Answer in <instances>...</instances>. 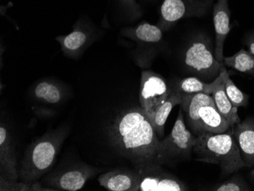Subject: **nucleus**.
<instances>
[{"label":"nucleus","mask_w":254,"mask_h":191,"mask_svg":"<svg viewBox=\"0 0 254 191\" xmlns=\"http://www.w3.org/2000/svg\"><path fill=\"white\" fill-rule=\"evenodd\" d=\"M172 90L161 75L152 71H143L141 77L139 104L149 119L168 99Z\"/></svg>","instance_id":"6e6552de"},{"label":"nucleus","mask_w":254,"mask_h":191,"mask_svg":"<svg viewBox=\"0 0 254 191\" xmlns=\"http://www.w3.org/2000/svg\"><path fill=\"white\" fill-rule=\"evenodd\" d=\"M251 178H252L253 181H254V170L251 171Z\"/></svg>","instance_id":"a878e982"},{"label":"nucleus","mask_w":254,"mask_h":191,"mask_svg":"<svg viewBox=\"0 0 254 191\" xmlns=\"http://www.w3.org/2000/svg\"><path fill=\"white\" fill-rule=\"evenodd\" d=\"M181 102H182L181 93L176 87L175 89L171 91V95H169L168 99L161 105L156 113L150 119L159 139L165 134V124L171 111L176 105H181Z\"/></svg>","instance_id":"dca6fc26"},{"label":"nucleus","mask_w":254,"mask_h":191,"mask_svg":"<svg viewBox=\"0 0 254 191\" xmlns=\"http://www.w3.org/2000/svg\"><path fill=\"white\" fill-rule=\"evenodd\" d=\"M215 191H250L251 188L240 175L231 177L222 183L217 185L212 188Z\"/></svg>","instance_id":"5701e85b"},{"label":"nucleus","mask_w":254,"mask_h":191,"mask_svg":"<svg viewBox=\"0 0 254 191\" xmlns=\"http://www.w3.org/2000/svg\"><path fill=\"white\" fill-rule=\"evenodd\" d=\"M88 39V33L80 28L73 30L70 34L65 36L56 38V40L61 44L63 51L68 56L77 55L86 45Z\"/></svg>","instance_id":"f3484780"},{"label":"nucleus","mask_w":254,"mask_h":191,"mask_svg":"<svg viewBox=\"0 0 254 191\" xmlns=\"http://www.w3.org/2000/svg\"><path fill=\"white\" fill-rule=\"evenodd\" d=\"M98 172V168L87 165H76L51 174L44 182L52 191H77L83 188L88 180Z\"/></svg>","instance_id":"1a4fd4ad"},{"label":"nucleus","mask_w":254,"mask_h":191,"mask_svg":"<svg viewBox=\"0 0 254 191\" xmlns=\"http://www.w3.org/2000/svg\"><path fill=\"white\" fill-rule=\"evenodd\" d=\"M0 165L5 178L11 181H17L19 178L11 134L3 123L0 126Z\"/></svg>","instance_id":"ddd939ff"},{"label":"nucleus","mask_w":254,"mask_h":191,"mask_svg":"<svg viewBox=\"0 0 254 191\" xmlns=\"http://www.w3.org/2000/svg\"><path fill=\"white\" fill-rule=\"evenodd\" d=\"M246 45L248 48V51L251 54H254V33H252L247 38Z\"/></svg>","instance_id":"b1692460"},{"label":"nucleus","mask_w":254,"mask_h":191,"mask_svg":"<svg viewBox=\"0 0 254 191\" xmlns=\"http://www.w3.org/2000/svg\"><path fill=\"white\" fill-rule=\"evenodd\" d=\"M34 93L38 99L51 105L59 103L63 98L62 91L59 85L51 81L39 82L34 88Z\"/></svg>","instance_id":"aec40b11"},{"label":"nucleus","mask_w":254,"mask_h":191,"mask_svg":"<svg viewBox=\"0 0 254 191\" xmlns=\"http://www.w3.org/2000/svg\"><path fill=\"white\" fill-rule=\"evenodd\" d=\"M189 12L188 5L184 0H164L161 6L160 28L166 31Z\"/></svg>","instance_id":"2eb2a0df"},{"label":"nucleus","mask_w":254,"mask_h":191,"mask_svg":"<svg viewBox=\"0 0 254 191\" xmlns=\"http://www.w3.org/2000/svg\"><path fill=\"white\" fill-rule=\"evenodd\" d=\"M212 15L215 31V56L218 62L224 64V44L231 29L228 0H217Z\"/></svg>","instance_id":"9d476101"},{"label":"nucleus","mask_w":254,"mask_h":191,"mask_svg":"<svg viewBox=\"0 0 254 191\" xmlns=\"http://www.w3.org/2000/svg\"><path fill=\"white\" fill-rule=\"evenodd\" d=\"M184 62L188 71L205 80H215L225 65L217 61L210 40L201 36L188 44Z\"/></svg>","instance_id":"423d86ee"},{"label":"nucleus","mask_w":254,"mask_h":191,"mask_svg":"<svg viewBox=\"0 0 254 191\" xmlns=\"http://www.w3.org/2000/svg\"><path fill=\"white\" fill-rule=\"evenodd\" d=\"M177 88H178L181 94L205 93L212 95L213 82L207 83L202 82L200 78L197 77H188L183 78L178 82Z\"/></svg>","instance_id":"412c9836"},{"label":"nucleus","mask_w":254,"mask_h":191,"mask_svg":"<svg viewBox=\"0 0 254 191\" xmlns=\"http://www.w3.org/2000/svg\"><path fill=\"white\" fill-rule=\"evenodd\" d=\"M125 34L132 39L145 43H158L163 38V31L159 26L147 22L127 29Z\"/></svg>","instance_id":"a211bd4d"},{"label":"nucleus","mask_w":254,"mask_h":191,"mask_svg":"<svg viewBox=\"0 0 254 191\" xmlns=\"http://www.w3.org/2000/svg\"><path fill=\"white\" fill-rule=\"evenodd\" d=\"M195 142L196 136L187 127L181 108L172 130L165 139L158 142L155 163L161 165L188 159L193 151Z\"/></svg>","instance_id":"39448f33"},{"label":"nucleus","mask_w":254,"mask_h":191,"mask_svg":"<svg viewBox=\"0 0 254 191\" xmlns=\"http://www.w3.org/2000/svg\"><path fill=\"white\" fill-rule=\"evenodd\" d=\"M181 108L186 115L190 130L197 136L203 132L222 133L231 126L218 111L212 95L205 93L181 94Z\"/></svg>","instance_id":"20e7f679"},{"label":"nucleus","mask_w":254,"mask_h":191,"mask_svg":"<svg viewBox=\"0 0 254 191\" xmlns=\"http://www.w3.org/2000/svg\"><path fill=\"white\" fill-rule=\"evenodd\" d=\"M232 127L245 166H254V121L247 118Z\"/></svg>","instance_id":"f8f14e48"},{"label":"nucleus","mask_w":254,"mask_h":191,"mask_svg":"<svg viewBox=\"0 0 254 191\" xmlns=\"http://www.w3.org/2000/svg\"><path fill=\"white\" fill-rule=\"evenodd\" d=\"M67 136V129L51 130L28 146L23 158L19 178L23 183L34 185L53 166Z\"/></svg>","instance_id":"7ed1b4c3"},{"label":"nucleus","mask_w":254,"mask_h":191,"mask_svg":"<svg viewBox=\"0 0 254 191\" xmlns=\"http://www.w3.org/2000/svg\"><path fill=\"white\" fill-rule=\"evenodd\" d=\"M224 85H225V92L229 98L230 102L236 108H246L249 102V95L242 92L234 83L232 78H230L229 73L226 68H224Z\"/></svg>","instance_id":"4be33fe9"},{"label":"nucleus","mask_w":254,"mask_h":191,"mask_svg":"<svg viewBox=\"0 0 254 191\" xmlns=\"http://www.w3.org/2000/svg\"><path fill=\"white\" fill-rule=\"evenodd\" d=\"M224 64L241 73L254 77V54L245 49H241L232 57L224 58Z\"/></svg>","instance_id":"6ab92c4d"},{"label":"nucleus","mask_w":254,"mask_h":191,"mask_svg":"<svg viewBox=\"0 0 254 191\" xmlns=\"http://www.w3.org/2000/svg\"><path fill=\"white\" fill-rule=\"evenodd\" d=\"M224 68L221 69L220 73L218 75L213 82L212 96L214 102L218 111L222 114V116L227 120L230 126L233 127L241 122L238 114V108L234 106L225 92V85H224Z\"/></svg>","instance_id":"4468645a"},{"label":"nucleus","mask_w":254,"mask_h":191,"mask_svg":"<svg viewBox=\"0 0 254 191\" xmlns=\"http://www.w3.org/2000/svg\"><path fill=\"white\" fill-rule=\"evenodd\" d=\"M111 138L117 150L135 165L155 163L160 139L141 107L124 111L116 118Z\"/></svg>","instance_id":"f257e3e1"},{"label":"nucleus","mask_w":254,"mask_h":191,"mask_svg":"<svg viewBox=\"0 0 254 191\" xmlns=\"http://www.w3.org/2000/svg\"><path fill=\"white\" fill-rule=\"evenodd\" d=\"M121 1L127 5H131V6H133L134 3H135V0H121Z\"/></svg>","instance_id":"393cba45"},{"label":"nucleus","mask_w":254,"mask_h":191,"mask_svg":"<svg viewBox=\"0 0 254 191\" xmlns=\"http://www.w3.org/2000/svg\"><path fill=\"white\" fill-rule=\"evenodd\" d=\"M192 152L196 160L219 165L224 175H231L245 167L232 127L222 133L199 134Z\"/></svg>","instance_id":"f03ea898"},{"label":"nucleus","mask_w":254,"mask_h":191,"mask_svg":"<svg viewBox=\"0 0 254 191\" xmlns=\"http://www.w3.org/2000/svg\"><path fill=\"white\" fill-rule=\"evenodd\" d=\"M138 175V191H186L189 188L181 179L153 163L135 167Z\"/></svg>","instance_id":"0eeeda50"},{"label":"nucleus","mask_w":254,"mask_h":191,"mask_svg":"<svg viewBox=\"0 0 254 191\" xmlns=\"http://www.w3.org/2000/svg\"><path fill=\"white\" fill-rule=\"evenodd\" d=\"M138 182L135 169H116L98 177L100 185L109 191H138Z\"/></svg>","instance_id":"9b49d317"}]
</instances>
